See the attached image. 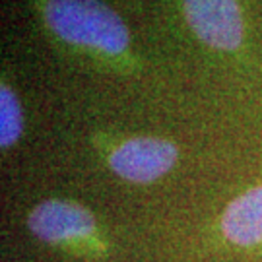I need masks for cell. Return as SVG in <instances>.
Wrapping results in <instances>:
<instances>
[{
	"instance_id": "cell-1",
	"label": "cell",
	"mask_w": 262,
	"mask_h": 262,
	"mask_svg": "<svg viewBox=\"0 0 262 262\" xmlns=\"http://www.w3.org/2000/svg\"><path fill=\"white\" fill-rule=\"evenodd\" d=\"M45 18L58 37L76 45L111 55H119L128 45L124 21L101 0H49Z\"/></svg>"
},
{
	"instance_id": "cell-2",
	"label": "cell",
	"mask_w": 262,
	"mask_h": 262,
	"mask_svg": "<svg viewBox=\"0 0 262 262\" xmlns=\"http://www.w3.org/2000/svg\"><path fill=\"white\" fill-rule=\"evenodd\" d=\"M28 227L45 243L68 245L92 237L95 217L88 208L70 200H45L29 212Z\"/></svg>"
},
{
	"instance_id": "cell-3",
	"label": "cell",
	"mask_w": 262,
	"mask_h": 262,
	"mask_svg": "<svg viewBox=\"0 0 262 262\" xmlns=\"http://www.w3.org/2000/svg\"><path fill=\"white\" fill-rule=\"evenodd\" d=\"M177 161V148L161 138H132L121 144L109 158L111 169L124 181L146 185L163 177Z\"/></svg>"
},
{
	"instance_id": "cell-4",
	"label": "cell",
	"mask_w": 262,
	"mask_h": 262,
	"mask_svg": "<svg viewBox=\"0 0 262 262\" xmlns=\"http://www.w3.org/2000/svg\"><path fill=\"white\" fill-rule=\"evenodd\" d=\"M185 14L200 41L233 51L243 41V18L235 0H183Z\"/></svg>"
},
{
	"instance_id": "cell-5",
	"label": "cell",
	"mask_w": 262,
	"mask_h": 262,
	"mask_svg": "<svg viewBox=\"0 0 262 262\" xmlns=\"http://www.w3.org/2000/svg\"><path fill=\"white\" fill-rule=\"evenodd\" d=\"M222 231L229 243L239 247L262 243V187L249 188L227 204Z\"/></svg>"
},
{
	"instance_id": "cell-6",
	"label": "cell",
	"mask_w": 262,
	"mask_h": 262,
	"mask_svg": "<svg viewBox=\"0 0 262 262\" xmlns=\"http://www.w3.org/2000/svg\"><path fill=\"white\" fill-rule=\"evenodd\" d=\"M24 115L18 97L8 85L0 88V146L10 148L21 136Z\"/></svg>"
}]
</instances>
